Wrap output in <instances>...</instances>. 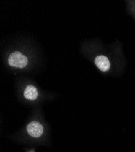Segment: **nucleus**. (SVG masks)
<instances>
[{
	"label": "nucleus",
	"instance_id": "nucleus-1",
	"mask_svg": "<svg viewBox=\"0 0 135 152\" xmlns=\"http://www.w3.org/2000/svg\"><path fill=\"white\" fill-rule=\"evenodd\" d=\"M8 62L9 65L11 66L22 68L27 65L28 59L21 53L15 52L10 54L9 57Z\"/></svg>",
	"mask_w": 135,
	"mask_h": 152
},
{
	"label": "nucleus",
	"instance_id": "nucleus-3",
	"mask_svg": "<svg viewBox=\"0 0 135 152\" xmlns=\"http://www.w3.org/2000/svg\"><path fill=\"white\" fill-rule=\"evenodd\" d=\"M95 63L100 70L103 72L107 71L110 68V63L106 56H99L96 57Z\"/></svg>",
	"mask_w": 135,
	"mask_h": 152
},
{
	"label": "nucleus",
	"instance_id": "nucleus-2",
	"mask_svg": "<svg viewBox=\"0 0 135 152\" xmlns=\"http://www.w3.org/2000/svg\"><path fill=\"white\" fill-rule=\"evenodd\" d=\"M28 133L34 137H38L43 133V127L38 122H32L27 126Z\"/></svg>",
	"mask_w": 135,
	"mask_h": 152
},
{
	"label": "nucleus",
	"instance_id": "nucleus-4",
	"mask_svg": "<svg viewBox=\"0 0 135 152\" xmlns=\"http://www.w3.org/2000/svg\"><path fill=\"white\" fill-rule=\"evenodd\" d=\"M24 96L29 100H35L38 97V91L36 88L32 85H29L24 93Z\"/></svg>",
	"mask_w": 135,
	"mask_h": 152
}]
</instances>
